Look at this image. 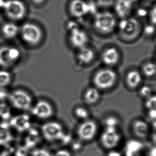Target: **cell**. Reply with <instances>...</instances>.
<instances>
[{
  "label": "cell",
  "instance_id": "obj_33",
  "mask_svg": "<svg viewBox=\"0 0 156 156\" xmlns=\"http://www.w3.org/2000/svg\"><path fill=\"white\" fill-rule=\"evenodd\" d=\"M28 149L25 146H20L15 151V156H27Z\"/></svg>",
  "mask_w": 156,
  "mask_h": 156
},
{
  "label": "cell",
  "instance_id": "obj_39",
  "mask_svg": "<svg viewBox=\"0 0 156 156\" xmlns=\"http://www.w3.org/2000/svg\"><path fill=\"white\" fill-rule=\"evenodd\" d=\"M55 156H72L69 151L65 149L59 150L55 154Z\"/></svg>",
  "mask_w": 156,
  "mask_h": 156
},
{
  "label": "cell",
  "instance_id": "obj_45",
  "mask_svg": "<svg viewBox=\"0 0 156 156\" xmlns=\"http://www.w3.org/2000/svg\"><path fill=\"white\" fill-rule=\"evenodd\" d=\"M150 156H156V148H153L150 152Z\"/></svg>",
  "mask_w": 156,
  "mask_h": 156
},
{
  "label": "cell",
  "instance_id": "obj_26",
  "mask_svg": "<svg viewBox=\"0 0 156 156\" xmlns=\"http://www.w3.org/2000/svg\"><path fill=\"white\" fill-rule=\"evenodd\" d=\"M142 73L148 78H151L156 75V63L148 62L144 63L142 68Z\"/></svg>",
  "mask_w": 156,
  "mask_h": 156
},
{
  "label": "cell",
  "instance_id": "obj_24",
  "mask_svg": "<svg viewBox=\"0 0 156 156\" xmlns=\"http://www.w3.org/2000/svg\"><path fill=\"white\" fill-rule=\"evenodd\" d=\"M9 127V123H0V144H8L12 139Z\"/></svg>",
  "mask_w": 156,
  "mask_h": 156
},
{
  "label": "cell",
  "instance_id": "obj_14",
  "mask_svg": "<svg viewBox=\"0 0 156 156\" xmlns=\"http://www.w3.org/2000/svg\"><path fill=\"white\" fill-rule=\"evenodd\" d=\"M9 125L19 132L28 131L31 128L30 116L26 114L19 115L11 118Z\"/></svg>",
  "mask_w": 156,
  "mask_h": 156
},
{
  "label": "cell",
  "instance_id": "obj_43",
  "mask_svg": "<svg viewBox=\"0 0 156 156\" xmlns=\"http://www.w3.org/2000/svg\"><path fill=\"white\" fill-rule=\"evenodd\" d=\"M72 147H73V149L74 150H75V151H77V150H80V148H81V144L78 142H75L73 144Z\"/></svg>",
  "mask_w": 156,
  "mask_h": 156
},
{
  "label": "cell",
  "instance_id": "obj_44",
  "mask_svg": "<svg viewBox=\"0 0 156 156\" xmlns=\"http://www.w3.org/2000/svg\"><path fill=\"white\" fill-rule=\"evenodd\" d=\"M138 13H139V15L140 16L144 17V16H146V14H147V12H146V11L144 10V9H141V10H140Z\"/></svg>",
  "mask_w": 156,
  "mask_h": 156
},
{
  "label": "cell",
  "instance_id": "obj_22",
  "mask_svg": "<svg viewBox=\"0 0 156 156\" xmlns=\"http://www.w3.org/2000/svg\"><path fill=\"white\" fill-rule=\"evenodd\" d=\"M1 30L5 37L12 38L17 35L19 32V28L15 23H8L2 26Z\"/></svg>",
  "mask_w": 156,
  "mask_h": 156
},
{
  "label": "cell",
  "instance_id": "obj_40",
  "mask_svg": "<svg viewBox=\"0 0 156 156\" xmlns=\"http://www.w3.org/2000/svg\"><path fill=\"white\" fill-rule=\"evenodd\" d=\"M152 140L156 144V120L152 124Z\"/></svg>",
  "mask_w": 156,
  "mask_h": 156
},
{
  "label": "cell",
  "instance_id": "obj_37",
  "mask_svg": "<svg viewBox=\"0 0 156 156\" xmlns=\"http://www.w3.org/2000/svg\"><path fill=\"white\" fill-rule=\"evenodd\" d=\"M9 95V94L4 87H0V101H3L8 98Z\"/></svg>",
  "mask_w": 156,
  "mask_h": 156
},
{
  "label": "cell",
  "instance_id": "obj_29",
  "mask_svg": "<svg viewBox=\"0 0 156 156\" xmlns=\"http://www.w3.org/2000/svg\"><path fill=\"white\" fill-rule=\"evenodd\" d=\"M75 114L78 118L81 119L87 120V119L89 118V112L85 108L82 107H79L76 108L75 110Z\"/></svg>",
  "mask_w": 156,
  "mask_h": 156
},
{
  "label": "cell",
  "instance_id": "obj_34",
  "mask_svg": "<svg viewBox=\"0 0 156 156\" xmlns=\"http://www.w3.org/2000/svg\"><path fill=\"white\" fill-rule=\"evenodd\" d=\"M144 34L147 36H151L156 32V27L152 24L146 26L144 28Z\"/></svg>",
  "mask_w": 156,
  "mask_h": 156
},
{
  "label": "cell",
  "instance_id": "obj_50",
  "mask_svg": "<svg viewBox=\"0 0 156 156\" xmlns=\"http://www.w3.org/2000/svg\"><path fill=\"white\" fill-rule=\"evenodd\" d=\"M155 41H156V35H155Z\"/></svg>",
  "mask_w": 156,
  "mask_h": 156
},
{
  "label": "cell",
  "instance_id": "obj_13",
  "mask_svg": "<svg viewBox=\"0 0 156 156\" xmlns=\"http://www.w3.org/2000/svg\"><path fill=\"white\" fill-rule=\"evenodd\" d=\"M32 113L36 117L42 119L51 117L53 110L51 105L45 101H40L32 108Z\"/></svg>",
  "mask_w": 156,
  "mask_h": 156
},
{
  "label": "cell",
  "instance_id": "obj_3",
  "mask_svg": "<svg viewBox=\"0 0 156 156\" xmlns=\"http://www.w3.org/2000/svg\"><path fill=\"white\" fill-rule=\"evenodd\" d=\"M116 21L114 15L109 12L98 13L95 15L94 27L102 34H109L114 30Z\"/></svg>",
  "mask_w": 156,
  "mask_h": 156
},
{
  "label": "cell",
  "instance_id": "obj_4",
  "mask_svg": "<svg viewBox=\"0 0 156 156\" xmlns=\"http://www.w3.org/2000/svg\"><path fill=\"white\" fill-rule=\"evenodd\" d=\"M3 9L6 16L13 20H21L26 12L25 4L19 0L5 1Z\"/></svg>",
  "mask_w": 156,
  "mask_h": 156
},
{
  "label": "cell",
  "instance_id": "obj_46",
  "mask_svg": "<svg viewBox=\"0 0 156 156\" xmlns=\"http://www.w3.org/2000/svg\"><path fill=\"white\" fill-rule=\"evenodd\" d=\"M5 2V1H4V0H0V9L3 8Z\"/></svg>",
  "mask_w": 156,
  "mask_h": 156
},
{
  "label": "cell",
  "instance_id": "obj_15",
  "mask_svg": "<svg viewBox=\"0 0 156 156\" xmlns=\"http://www.w3.org/2000/svg\"><path fill=\"white\" fill-rule=\"evenodd\" d=\"M132 8L131 0H117L115 4V11L118 17L125 19L131 13Z\"/></svg>",
  "mask_w": 156,
  "mask_h": 156
},
{
  "label": "cell",
  "instance_id": "obj_7",
  "mask_svg": "<svg viewBox=\"0 0 156 156\" xmlns=\"http://www.w3.org/2000/svg\"><path fill=\"white\" fill-rule=\"evenodd\" d=\"M41 131L43 136L48 141L61 140L65 135L61 125L55 122H48L43 125Z\"/></svg>",
  "mask_w": 156,
  "mask_h": 156
},
{
  "label": "cell",
  "instance_id": "obj_2",
  "mask_svg": "<svg viewBox=\"0 0 156 156\" xmlns=\"http://www.w3.org/2000/svg\"><path fill=\"white\" fill-rule=\"evenodd\" d=\"M117 78L116 72L109 68H105L97 72L93 77V83L97 89L107 90L114 86Z\"/></svg>",
  "mask_w": 156,
  "mask_h": 156
},
{
  "label": "cell",
  "instance_id": "obj_31",
  "mask_svg": "<svg viewBox=\"0 0 156 156\" xmlns=\"http://www.w3.org/2000/svg\"><path fill=\"white\" fill-rule=\"evenodd\" d=\"M152 89L148 85H144L140 90V94L143 98L147 99L152 94Z\"/></svg>",
  "mask_w": 156,
  "mask_h": 156
},
{
  "label": "cell",
  "instance_id": "obj_38",
  "mask_svg": "<svg viewBox=\"0 0 156 156\" xmlns=\"http://www.w3.org/2000/svg\"><path fill=\"white\" fill-rule=\"evenodd\" d=\"M150 20L152 25H156V6L154 7L150 11Z\"/></svg>",
  "mask_w": 156,
  "mask_h": 156
},
{
  "label": "cell",
  "instance_id": "obj_17",
  "mask_svg": "<svg viewBox=\"0 0 156 156\" xmlns=\"http://www.w3.org/2000/svg\"><path fill=\"white\" fill-rule=\"evenodd\" d=\"M142 80L141 74L137 70H131L127 74L126 82L127 86L131 89H135L139 87Z\"/></svg>",
  "mask_w": 156,
  "mask_h": 156
},
{
  "label": "cell",
  "instance_id": "obj_32",
  "mask_svg": "<svg viewBox=\"0 0 156 156\" xmlns=\"http://www.w3.org/2000/svg\"><path fill=\"white\" fill-rule=\"evenodd\" d=\"M13 149L8 144H0V156L1 155H9L13 151Z\"/></svg>",
  "mask_w": 156,
  "mask_h": 156
},
{
  "label": "cell",
  "instance_id": "obj_1",
  "mask_svg": "<svg viewBox=\"0 0 156 156\" xmlns=\"http://www.w3.org/2000/svg\"><path fill=\"white\" fill-rule=\"evenodd\" d=\"M120 36L126 41L135 40L139 36L141 25L137 19L129 18L122 19L118 25Z\"/></svg>",
  "mask_w": 156,
  "mask_h": 156
},
{
  "label": "cell",
  "instance_id": "obj_18",
  "mask_svg": "<svg viewBox=\"0 0 156 156\" xmlns=\"http://www.w3.org/2000/svg\"><path fill=\"white\" fill-rule=\"evenodd\" d=\"M40 140V135L39 132L36 129L30 128L28 130V133L26 137L25 146L30 149L36 146Z\"/></svg>",
  "mask_w": 156,
  "mask_h": 156
},
{
  "label": "cell",
  "instance_id": "obj_21",
  "mask_svg": "<svg viewBox=\"0 0 156 156\" xmlns=\"http://www.w3.org/2000/svg\"><path fill=\"white\" fill-rule=\"evenodd\" d=\"M144 105L148 117L152 120H156V95H152L146 99Z\"/></svg>",
  "mask_w": 156,
  "mask_h": 156
},
{
  "label": "cell",
  "instance_id": "obj_11",
  "mask_svg": "<svg viewBox=\"0 0 156 156\" xmlns=\"http://www.w3.org/2000/svg\"><path fill=\"white\" fill-rule=\"evenodd\" d=\"M94 9L92 5L87 4L82 0H73L69 4L70 14L76 18H80L89 12H92Z\"/></svg>",
  "mask_w": 156,
  "mask_h": 156
},
{
  "label": "cell",
  "instance_id": "obj_49",
  "mask_svg": "<svg viewBox=\"0 0 156 156\" xmlns=\"http://www.w3.org/2000/svg\"><path fill=\"white\" fill-rule=\"evenodd\" d=\"M131 1L133 2V1H139V0H131Z\"/></svg>",
  "mask_w": 156,
  "mask_h": 156
},
{
  "label": "cell",
  "instance_id": "obj_41",
  "mask_svg": "<svg viewBox=\"0 0 156 156\" xmlns=\"http://www.w3.org/2000/svg\"><path fill=\"white\" fill-rule=\"evenodd\" d=\"M68 27L69 28L70 32L72 31L73 30H75L78 28V26L75 23H74L73 21H70V23H69L68 25Z\"/></svg>",
  "mask_w": 156,
  "mask_h": 156
},
{
  "label": "cell",
  "instance_id": "obj_6",
  "mask_svg": "<svg viewBox=\"0 0 156 156\" xmlns=\"http://www.w3.org/2000/svg\"><path fill=\"white\" fill-rule=\"evenodd\" d=\"M8 99L13 107L17 109L26 110L31 107L32 98L25 91L21 90L13 91L9 94Z\"/></svg>",
  "mask_w": 156,
  "mask_h": 156
},
{
  "label": "cell",
  "instance_id": "obj_19",
  "mask_svg": "<svg viewBox=\"0 0 156 156\" xmlns=\"http://www.w3.org/2000/svg\"><path fill=\"white\" fill-rule=\"evenodd\" d=\"M133 131L138 137L145 138L149 133V127L144 120H135L133 124Z\"/></svg>",
  "mask_w": 156,
  "mask_h": 156
},
{
  "label": "cell",
  "instance_id": "obj_5",
  "mask_svg": "<svg viewBox=\"0 0 156 156\" xmlns=\"http://www.w3.org/2000/svg\"><path fill=\"white\" fill-rule=\"evenodd\" d=\"M21 37L23 41L32 45L37 44L42 37V32L40 27L33 23H26L20 30Z\"/></svg>",
  "mask_w": 156,
  "mask_h": 156
},
{
  "label": "cell",
  "instance_id": "obj_10",
  "mask_svg": "<svg viewBox=\"0 0 156 156\" xmlns=\"http://www.w3.org/2000/svg\"><path fill=\"white\" fill-rule=\"evenodd\" d=\"M121 136L117 132V129L105 128V131L101 136V142L104 147L112 149L118 146L120 142Z\"/></svg>",
  "mask_w": 156,
  "mask_h": 156
},
{
  "label": "cell",
  "instance_id": "obj_8",
  "mask_svg": "<svg viewBox=\"0 0 156 156\" xmlns=\"http://www.w3.org/2000/svg\"><path fill=\"white\" fill-rule=\"evenodd\" d=\"M20 57V52L15 47H0V66L2 67H10Z\"/></svg>",
  "mask_w": 156,
  "mask_h": 156
},
{
  "label": "cell",
  "instance_id": "obj_9",
  "mask_svg": "<svg viewBox=\"0 0 156 156\" xmlns=\"http://www.w3.org/2000/svg\"><path fill=\"white\" fill-rule=\"evenodd\" d=\"M97 125L95 122L86 120L78 127L77 134L81 140L90 141L94 137L97 132Z\"/></svg>",
  "mask_w": 156,
  "mask_h": 156
},
{
  "label": "cell",
  "instance_id": "obj_36",
  "mask_svg": "<svg viewBox=\"0 0 156 156\" xmlns=\"http://www.w3.org/2000/svg\"><path fill=\"white\" fill-rule=\"evenodd\" d=\"M114 3V0H97L98 6L102 8H108L112 6Z\"/></svg>",
  "mask_w": 156,
  "mask_h": 156
},
{
  "label": "cell",
  "instance_id": "obj_30",
  "mask_svg": "<svg viewBox=\"0 0 156 156\" xmlns=\"http://www.w3.org/2000/svg\"><path fill=\"white\" fill-rule=\"evenodd\" d=\"M105 124L106 128L117 129V127L118 125V120L116 117H109L105 119Z\"/></svg>",
  "mask_w": 156,
  "mask_h": 156
},
{
  "label": "cell",
  "instance_id": "obj_47",
  "mask_svg": "<svg viewBox=\"0 0 156 156\" xmlns=\"http://www.w3.org/2000/svg\"><path fill=\"white\" fill-rule=\"evenodd\" d=\"M33 1H34V2H35V3H37V4L41 3L42 2L44 1V0H33Z\"/></svg>",
  "mask_w": 156,
  "mask_h": 156
},
{
  "label": "cell",
  "instance_id": "obj_25",
  "mask_svg": "<svg viewBox=\"0 0 156 156\" xmlns=\"http://www.w3.org/2000/svg\"><path fill=\"white\" fill-rule=\"evenodd\" d=\"M99 91L95 87L87 89L84 93V99L87 104H95L99 100Z\"/></svg>",
  "mask_w": 156,
  "mask_h": 156
},
{
  "label": "cell",
  "instance_id": "obj_12",
  "mask_svg": "<svg viewBox=\"0 0 156 156\" xmlns=\"http://www.w3.org/2000/svg\"><path fill=\"white\" fill-rule=\"evenodd\" d=\"M70 32V42L74 48L80 49L87 47L89 37L84 30L78 27Z\"/></svg>",
  "mask_w": 156,
  "mask_h": 156
},
{
  "label": "cell",
  "instance_id": "obj_48",
  "mask_svg": "<svg viewBox=\"0 0 156 156\" xmlns=\"http://www.w3.org/2000/svg\"><path fill=\"white\" fill-rule=\"evenodd\" d=\"M9 155H6V154H4V155H1V156H9Z\"/></svg>",
  "mask_w": 156,
  "mask_h": 156
},
{
  "label": "cell",
  "instance_id": "obj_23",
  "mask_svg": "<svg viewBox=\"0 0 156 156\" xmlns=\"http://www.w3.org/2000/svg\"><path fill=\"white\" fill-rule=\"evenodd\" d=\"M143 144L140 142L132 140L126 144L125 153L126 156H134L141 149Z\"/></svg>",
  "mask_w": 156,
  "mask_h": 156
},
{
  "label": "cell",
  "instance_id": "obj_16",
  "mask_svg": "<svg viewBox=\"0 0 156 156\" xmlns=\"http://www.w3.org/2000/svg\"><path fill=\"white\" fill-rule=\"evenodd\" d=\"M102 60L106 65L112 66L116 65L119 59L118 50L114 47L106 49L102 55Z\"/></svg>",
  "mask_w": 156,
  "mask_h": 156
},
{
  "label": "cell",
  "instance_id": "obj_42",
  "mask_svg": "<svg viewBox=\"0 0 156 156\" xmlns=\"http://www.w3.org/2000/svg\"><path fill=\"white\" fill-rule=\"evenodd\" d=\"M107 156H122L120 152L116 150H111L108 154Z\"/></svg>",
  "mask_w": 156,
  "mask_h": 156
},
{
  "label": "cell",
  "instance_id": "obj_27",
  "mask_svg": "<svg viewBox=\"0 0 156 156\" xmlns=\"http://www.w3.org/2000/svg\"><path fill=\"white\" fill-rule=\"evenodd\" d=\"M10 108L4 103L0 104V118L3 120H8L11 118Z\"/></svg>",
  "mask_w": 156,
  "mask_h": 156
},
{
  "label": "cell",
  "instance_id": "obj_20",
  "mask_svg": "<svg viewBox=\"0 0 156 156\" xmlns=\"http://www.w3.org/2000/svg\"><path fill=\"white\" fill-rule=\"evenodd\" d=\"M95 55L94 51L88 47H85L80 49L77 58L78 60L83 64H88L93 61Z\"/></svg>",
  "mask_w": 156,
  "mask_h": 156
},
{
  "label": "cell",
  "instance_id": "obj_28",
  "mask_svg": "<svg viewBox=\"0 0 156 156\" xmlns=\"http://www.w3.org/2000/svg\"><path fill=\"white\" fill-rule=\"evenodd\" d=\"M11 75L6 70H0V87H4L11 83Z\"/></svg>",
  "mask_w": 156,
  "mask_h": 156
},
{
  "label": "cell",
  "instance_id": "obj_35",
  "mask_svg": "<svg viewBox=\"0 0 156 156\" xmlns=\"http://www.w3.org/2000/svg\"><path fill=\"white\" fill-rule=\"evenodd\" d=\"M32 156H52L51 154L45 149H38L32 152Z\"/></svg>",
  "mask_w": 156,
  "mask_h": 156
}]
</instances>
